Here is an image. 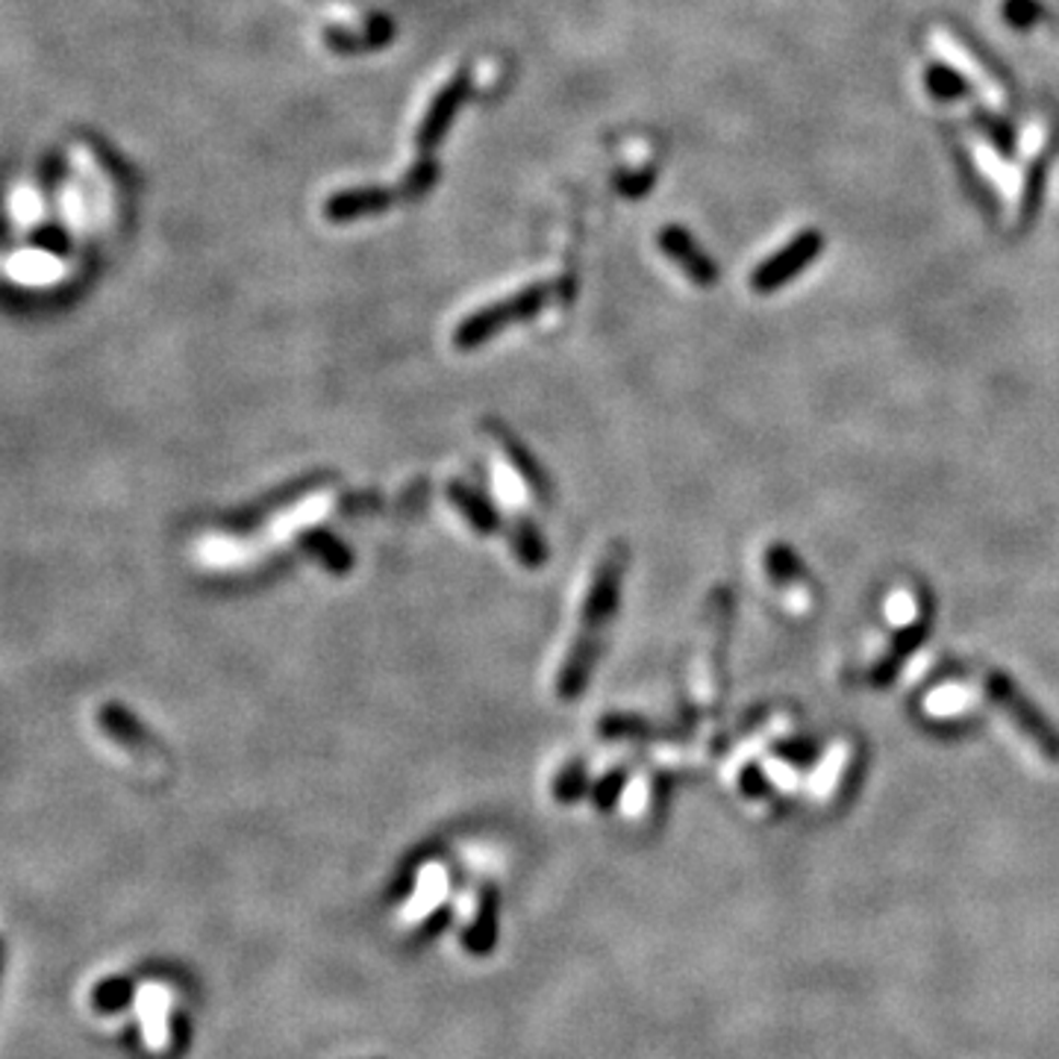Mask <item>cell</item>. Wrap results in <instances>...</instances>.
<instances>
[{
  "label": "cell",
  "mask_w": 1059,
  "mask_h": 1059,
  "mask_svg": "<svg viewBox=\"0 0 1059 1059\" xmlns=\"http://www.w3.org/2000/svg\"><path fill=\"white\" fill-rule=\"evenodd\" d=\"M553 289L551 286H533V289H525L521 295H513V298L500 300V303H492L486 310L474 312L469 319L462 321L457 327V347L462 350H471V347L483 345L492 336H497L500 330L513 324V321H527L533 319L536 312L544 310V303L551 300Z\"/></svg>",
  "instance_id": "6da1fadb"
},
{
  "label": "cell",
  "mask_w": 1059,
  "mask_h": 1059,
  "mask_svg": "<svg viewBox=\"0 0 1059 1059\" xmlns=\"http://www.w3.org/2000/svg\"><path fill=\"white\" fill-rule=\"evenodd\" d=\"M624 565H628V551H624V544L610 548V553L600 560L598 572H595V577H591L589 595H586V607H583V628L577 638L600 642V633H603V628L610 624L615 610H619Z\"/></svg>",
  "instance_id": "7a4b0ae2"
},
{
  "label": "cell",
  "mask_w": 1059,
  "mask_h": 1059,
  "mask_svg": "<svg viewBox=\"0 0 1059 1059\" xmlns=\"http://www.w3.org/2000/svg\"><path fill=\"white\" fill-rule=\"evenodd\" d=\"M986 692L992 698L1003 713L1010 715L1015 722V727L1027 736V739L1041 750V757L1050 762H1059V730H1054V724L1045 718V715L1033 706L1022 692L1018 686L1003 675H989L986 677Z\"/></svg>",
  "instance_id": "3957f363"
},
{
  "label": "cell",
  "mask_w": 1059,
  "mask_h": 1059,
  "mask_svg": "<svg viewBox=\"0 0 1059 1059\" xmlns=\"http://www.w3.org/2000/svg\"><path fill=\"white\" fill-rule=\"evenodd\" d=\"M821 235L818 233H801V235H795L792 242L780 251V254H774L771 260H766V263L753 272V277H750V286L757 291H774V289H780V286H786L795 274H801L806 268V265L813 263L818 256V251H821Z\"/></svg>",
  "instance_id": "277c9868"
},
{
  "label": "cell",
  "mask_w": 1059,
  "mask_h": 1059,
  "mask_svg": "<svg viewBox=\"0 0 1059 1059\" xmlns=\"http://www.w3.org/2000/svg\"><path fill=\"white\" fill-rule=\"evenodd\" d=\"M659 244L671 260H675L680 268H683L689 277H692L698 286H713L718 280V268L713 265V260L703 254L701 248L692 242V235L680 230V227H668L666 233L659 235Z\"/></svg>",
  "instance_id": "5b68a950"
},
{
  "label": "cell",
  "mask_w": 1059,
  "mask_h": 1059,
  "mask_svg": "<svg viewBox=\"0 0 1059 1059\" xmlns=\"http://www.w3.org/2000/svg\"><path fill=\"white\" fill-rule=\"evenodd\" d=\"M486 433H492V436L500 441V448H504V453H507V460L513 462V469L521 474L527 488H530L539 500H551V483H548V477H544V471L539 469V462L530 457V450L525 448V441L516 439V436H513V433H509L500 422H486Z\"/></svg>",
  "instance_id": "8992f818"
},
{
  "label": "cell",
  "mask_w": 1059,
  "mask_h": 1059,
  "mask_svg": "<svg viewBox=\"0 0 1059 1059\" xmlns=\"http://www.w3.org/2000/svg\"><path fill=\"white\" fill-rule=\"evenodd\" d=\"M465 94H469V80H465V77H457L448 89H441L439 97H436V101L430 104V110H427V118H424L422 130H418V148L430 150L433 145L445 136V130H448L450 122H453V115H457L460 104L465 101Z\"/></svg>",
  "instance_id": "52a82bcc"
},
{
  "label": "cell",
  "mask_w": 1059,
  "mask_h": 1059,
  "mask_svg": "<svg viewBox=\"0 0 1059 1059\" xmlns=\"http://www.w3.org/2000/svg\"><path fill=\"white\" fill-rule=\"evenodd\" d=\"M394 197L385 188H350V192H338L336 197L327 200V218L330 221H357V218L375 216L383 212Z\"/></svg>",
  "instance_id": "ba28073f"
},
{
  "label": "cell",
  "mask_w": 1059,
  "mask_h": 1059,
  "mask_svg": "<svg viewBox=\"0 0 1059 1059\" xmlns=\"http://www.w3.org/2000/svg\"><path fill=\"white\" fill-rule=\"evenodd\" d=\"M448 497H450V504L460 509L462 518H465L477 533L492 536L495 530H500V513L492 507V500H488L483 492H477V488L469 486V483L453 480V483L448 486Z\"/></svg>",
  "instance_id": "9c48e42d"
},
{
  "label": "cell",
  "mask_w": 1059,
  "mask_h": 1059,
  "mask_svg": "<svg viewBox=\"0 0 1059 1059\" xmlns=\"http://www.w3.org/2000/svg\"><path fill=\"white\" fill-rule=\"evenodd\" d=\"M97 724L110 739L124 745V748H148L150 745L148 727L130 710H124L122 703H106L104 710L97 713Z\"/></svg>",
  "instance_id": "30bf717a"
},
{
  "label": "cell",
  "mask_w": 1059,
  "mask_h": 1059,
  "mask_svg": "<svg viewBox=\"0 0 1059 1059\" xmlns=\"http://www.w3.org/2000/svg\"><path fill=\"white\" fill-rule=\"evenodd\" d=\"M303 551L310 553L312 560H319L321 568H327L330 574H347L354 568V551L347 548L338 536L327 533V530H310V533L300 539Z\"/></svg>",
  "instance_id": "8fae6325"
},
{
  "label": "cell",
  "mask_w": 1059,
  "mask_h": 1059,
  "mask_svg": "<svg viewBox=\"0 0 1059 1059\" xmlns=\"http://www.w3.org/2000/svg\"><path fill=\"white\" fill-rule=\"evenodd\" d=\"M933 42H936V47H939V54H945V59L947 62H954L956 68H963V74L968 71V80H975V83H980V89L986 92V97H992V104L994 106H1003V97H1001V89L992 83V77H986V71H980V68L975 66V59L968 57L966 50L963 47L956 45V42H951V38L945 36V33H936L933 36Z\"/></svg>",
  "instance_id": "7c38bea8"
},
{
  "label": "cell",
  "mask_w": 1059,
  "mask_h": 1059,
  "mask_svg": "<svg viewBox=\"0 0 1059 1059\" xmlns=\"http://www.w3.org/2000/svg\"><path fill=\"white\" fill-rule=\"evenodd\" d=\"M495 939H497V900L492 898V895H486L483 903H480L477 919H474L471 930L465 933V951H471V954H477V956L488 954V951L495 947Z\"/></svg>",
  "instance_id": "4fadbf2b"
},
{
  "label": "cell",
  "mask_w": 1059,
  "mask_h": 1059,
  "mask_svg": "<svg viewBox=\"0 0 1059 1059\" xmlns=\"http://www.w3.org/2000/svg\"><path fill=\"white\" fill-rule=\"evenodd\" d=\"M133 998H136V986H133L130 977H106L92 989V1006L104 1015L130 1006Z\"/></svg>",
  "instance_id": "5bb4252c"
},
{
  "label": "cell",
  "mask_w": 1059,
  "mask_h": 1059,
  "mask_svg": "<svg viewBox=\"0 0 1059 1059\" xmlns=\"http://www.w3.org/2000/svg\"><path fill=\"white\" fill-rule=\"evenodd\" d=\"M513 551L527 568H542L548 560V544H544L542 530L533 521H518L516 533H513Z\"/></svg>",
  "instance_id": "9a60e30c"
},
{
  "label": "cell",
  "mask_w": 1059,
  "mask_h": 1059,
  "mask_svg": "<svg viewBox=\"0 0 1059 1059\" xmlns=\"http://www.w3.org/2000/svg\"><path fill=\"white\" fill-rule=\"evenodd\" d=\"M586 795H589V771H586V766L580 760L565 766L556 783H553V797L560 804H577Z\"/></svg>",
  "instance_id": "2e32d148"
},
{
  "label": "cell",
  "mask_w": 1059,
  "mask_h": 1059,
  "mask_svg": "<svg viewBox=\"0 0 1059 1059\" xmlns=\"http://www.w3.org/2000/svg\"><path fill=\"white\" fill-rule=\"evenodd\" d=\"M921 638H924V628H921V624H916V628L903 630V633H900L898 642H895V647H891L889 654H886V659L880 663V668L874 671V680H877V686H886V680L891 677V671H898L900 659L907 657L912 647L919 645Z\"/></svg>",
  "instance_id": "e0dca14e"
},
{
  "label": "cell",
  "mask_w": 1059,
  "mask_h": 1059,
  "mask_svg": "<svg viewBox=\"0 0 1059 1059\" xmlns=\"http://www.w3.org/2000/svg\"><path fill=\"white\" fill-rule=\"evenodd\" d=\"M600 736L603 739H645L651 736V727L636 715H607L600 722Z\"/></svg>",
  "instance_id": "ac0fdd59"
},
{
  "label": "cell",
  "mask_w": 1059,
  "mask_h": 1059,
  "mask_svg": "<svg viewBox=\"0 0 1059 1059\" xmlns=\"http://www.w3.org/2000/svg\"><path fill=\"white\" fill-rule=\"evenodd\" d=\"M624 783H628L624 769H615L610 771V774H603V778L591 786V801H595V806H598L600 813H610L612 806L619 804L621 792H624Z\"/></svg>",
  "instance_id": "d6986e66"
},
{
  "label": "cell",
  "mask_w": 1059,
  "mask_h": 1059,
  "mask_svg": "<svg viewBox=\"0 0 1059 1059\" xmlns=\"http://www.w3.org/2000/svg\"><path fill=\"white\" fill-rule=\"evenodd\" d=\"M145 1006H148L150 1045L160 1048L162 1041H165V1033H169V1027H165V1003H162V998L157 992H148L145 994Z\"/></svg>",
  "instance_id": "ffe728a7"
},
{
  "label": "cell",
  "mask_w": 1059,
  "mask_h": 1059,
  "mask_svg": "<svg viewBox=\"0 0 1059 1059\" xmlns=\"http://www.w3.org/2000/svg\"><path fill=\"white\" fill-rule=\"evenodd\" d=\"M928 85H930V92L936 94V97H945V101H951V97H959V92H963V77L959 74H954L951 68H930V74H928Z\"/></svg>",
  "instance_id": "44dd1931"
},
{
  "label": "cell",
  "mask_w": 1059,
  "mask_h": 1059,
  "mask_svg": "<svg viewBox=\"0 0 1059 1059\" xmlns=\"http://www.w3.org/2000/svg\"><path fill=\"white\" fill-rule=\"evenodd\" d=\"M1006 19L1013 21L1015 27H1031L1033 21L1039 19L1041 10L1036 0H1006Z\"/></svg>",
  "instance_id": "7402d4cb"
},
{
  "label": "cell",
  "mask_w": 1059,
  "mask_h": 1059,
  "mask_svg": "<svg viewBox=\"0 0 1059 1059\" xmlns=\"http://www.w3.org/2000/svg\"><path fill=\"white\" fill-rule=\"evenodd\" d=\"M433 177H436V169H433V162L430 160L418 162V165L410 171V177H406V195H424V192L430 188Z\"/></svg>",
  "instance_id": "603a6c76"
},
{
  "label": "cell",
  "mask_w": 1059,
  "mask_h": 1059,
  "mask_svg": "<svg viewBox=\"0 0 1059 1059\" xmlns=\"http://www.w3.org/2000/svg\"><path fill=\"white\" fill-rule=\"evenodd\" d=\"M769 568L778 580H783L789 572H797V560L792 556L789 548H774V551L769 553Z\"/></svg>",
  "instance_id": "cb8c5ba5"
},
{
  "label": "cell",
  "mask_w": 1059,
  "mask_h": 1059,
  "mask_svg": "<svg viewBox=\"0 0 1059 1059\" xmlns=\"http://www.w3.org/2000/svg\"><path fill=\"white\" fill-rule=\"evenodd\" d=\"M3 963H7V947L0 942V980H3Z\"/></svg>",
  "instance_id": "d4e9b609"
}]
</instances>
